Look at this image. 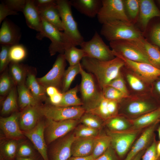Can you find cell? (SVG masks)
I'll return each mask as SVG.
<instances>
[{"label":"cell","mask_w":160,"mask_h":160,"mask_svg":"<svg viewBox=\"0 0 160 160\" xmlns=\"http://www.w3.org/2000/svg\"><path fill=\"white\" fill-rule=\"evenodd\" d=\"M108 101V99L103 97L95 107L86 112L94 114L106 121L111 117L109 111Z\"/></svg>","instance_id":"cell-42"},{"label":"cell","mask_w":160,"mask_h":160,"mask_svg":"<svg viewBox=\"0 0 160 160\" xmlns=\"http://www.w3.org/2000/svg\"><path fill=\"white\" fill-rule=\"evenodd\" d=\"M80 46L84 52L86 57L102 61L110 60L115 57L112 49L105 43L97 31L90 40L84 41Z\"/></svg>","instance_id":"cell-10"},{"label":"cell","mask_w":160,"mask_h":160,"mask_svg":"<svg viewBox=\"0 0 160 160\" xmlns=\"http://www.w3.org/2000/svg\"><path fill=\"white\" fill-rule=\"evenodd\" d=\"M97 137H76L72 146V155L73 156L83 157L91 155Z\"/></svg>","instance_id":"cell-24"},{"label":"cell","mask_w":160,"mask_h":160,"mask_svg":"<svg viewBox=\"0 0 160 160\" xmlns=\"http://www.w3.org/2000/svg\"><path fill=\"white\" fill-rule=\"evenodd\" d=\"M81 63L73 66H69L65 70L63 80L61 91L64 93L69 89L71 84L76 76L79 74Z\"/></svg>","instance_id":"cell-38"},{"label":"cell","mask_w":160,"mask_h":160,"mask_svg":"<svg viewBox=\"0 0 160 160\" xmlns=\"http://www.w3.org/2000/svg\"><path fill=\"white\" fill-rule=\"evenodd\" d=\"M40 110L43 117L55 121L79 119L86 111L82 106H60L47 104L40 105Z\"/></svg>","instance_id":"cell-8"},{"label":"cell","mask_w":160,"mask_h":160,"mask_svg":"<svg viewBox=\"0 0 160 160\" xmlns=\"http://www.w3.org/2000/svg\"><path fill=\"white\" fill-rule=\"evenodd\" d=\"M143 129L114 131L108 130L111 139V145L120 157L126 154Z\"/></svg>","instance_id":"cell-9"},{"label":"cell","mask_w":160,"mask_h":160,"mask_svg":"<svg viewBox=\"0 0 160 160\" xmlns=\"http://www.w3.org/2000/svg\"><path fill=\"white\" fill-rule=\"evenodd\" d=\"M31 72L29 68L25 84L34 97L41 103L47 98L45 88L39 83L35 75Z\"/></svg>","instance_id":"cell-26"},{"label":"cell","mask_w":160,"mask_h":160,"mask_svg":"<svg viewBox=\"0 0 160 160\" xmlns=\"http://www.w3.org/2000/svg\"><path fill=\"white\" fill-rule=\"evenodd\" d=\"M75 129L73 134L76 138L94 137L99 135V130L91 128L83 124L79 125Z\"/></svg>","instance_id":"cell-45"},{"label":"cell","mask_w":160,"mask_h":160,"mask_svg":"<svg viewBox=\"0 0 160 160\" xmlns=\"http://www.w3.org/2000/svg\"><path fill=\"white\" fill-rule=\"evenodd\" d=\"M0 52V72H1L6 69L10 63L9 57V51L11 46L1 45Z\"/></svg>","instance_id":"cell-49"},{"label":"cell","mask_w":160,"mask_h":160,"mask_svg":"<svg viewBox=\"0 0 160 160\" xmlns=\"http://www.w3.org/2000/svg\"><path fill=\"white\" fill-rule=\"evenodd\" d=\"M113 87L128 96L130 95L121 73L108 85Z\"/></svg>","instance_id":"cell-48"},{"label":"cell","mask_w":160,"mask_h":160,"mask_svg":"<svg viewBox=\"0 0 160 160\" xmlns=\"http://www.w3.org/2000/svg\"><path fill=\"white\" fill-rule=\"evenodd\" d=\"M28 68L25 65L20 63H10L9 74L15 85L18 86L25 84Z\"/></svg>","instance_id":"cell-31"},{"label":"cell","mask_w":160,"mask_h":160,"mask_svg":"<svg viewBox=\"0 0 160 160\" xmlns=\"http://www.w3.org/2000/svg\"><path fill=\"white\" fill-rule=\"evenodd\" d=\"M18 105L22 111L29 106H38L41 103L34 97L25 84L17 86Z\"/></svg>","instance_id":"cell-28"},{"label":"cell","mask_w":160,"mask_h":160,"mask_svg":"<svg viewBox=\"0 0 160 160\" xmlns=\"http://www.w3.org/2000/svg\"><path fill=\"white\" fill-rule=\"evenodd\" d=\"M146 149L139 152L133 158L132 160H141L142 157Z\"/></svg>","instance_id":"cell-59"},{"label":"cell","mask_w":160,"mask_h":160,"mask_svg":"<svg viewBox=\"0 0 160 160\" xmlns=\"http://www.w3.org/2000/svg\"><path fill=\"white\" fill-rule=\"evenodd\" d=\"M40 105L28 106L20 112L19 124L23 132L33 128L43 117L40 110Z\"/></svg>","instance_id":"cell-20"},{"label":"cell","mask_w":160,"mask_h":160,"mask_svg":"<svg viewBox=\"0 0 160 160\" xmlns=\"http://www.w3.org/2000/svg\"><path fill=\"white\" fill-rule=\"evenodd\" d=\"M102 25L100 34L110 42L119 40H135L144 37V33L131 23L115 20Z\"/></svg>","instance_id":"cell-2"},{"label":"cell","mask_w":160,"mask_h":160,"mask_svg":"<svg viewBox=\"0 0 160 160\" xmlns=\"http://www.w3.org/2000/svg\"><path fill=\"white\" fill-rule=\"evenodd\" d=\"M157 141L155 137L151 144L147 148L141 160H160L157 157L156 152Z\"/></svg>","instance_id":"cell-50"},{"label":"cell","mask_w":160,"mask_h":160,"mask_svg":"<svg viewBox=\"0 0 160 160\" xmlns=\"http://www.w3.org/2000/svg\"><path fill=\"white\" fill-rule=\"evenodd\" d=\"M14 82L9 74L5 72L0 79V95L4 96L8 94L14 87Z\"/></svg>","instance_id":"cell-46"},{"label":"cell","mask_w":160,"mask_h":160,"mask_svg":"<svg viewBox=\"0 0 160 160\" xmlns=\"http://www.w3.org/2000/svg\"><path fill=\"white\" fill-rule=\"evenodd\" d=\"M125 11L130 22L135 24L138 19L139 10V0H123Z\"/></svg>","instance_id":"cell-40"},{"label":"cell","mask_w":160,"mask_h":160,"mask_svg":"<svg viewBox=\"0 0 160 160\" xmlns=\"http://www.w3.org/2000/svg\"><path fill=\"white\" fill-rule=\"evenodd\" d=\"M160 107L136 118L129 119L131 125V129H143L157 121H160Z\"/></svg>","instance_id":"cell-25"},{"label":"cell","mask_w":160,"mask_h":160,"mask_svg":"<svg viewBox=\"0 0 160 160\" xmlns=\"http://www.w3.org/2000/svg\"><path fill=\"white\" fill-rule=\"evenodd\" d=\"M21 33L19 28L6 18L1 23L0 29L1 45L11 46L19 43Z\"/></svg>","instance_id":"cell-21"},{"label":"cell","mask_w":160,"mask_h":160,"mask_svg":"<svg viewBox=\"0 0 160 160\" xmlns=\"http://www.w3.org/2000/svg\"><path fill=\"white\" fill-rule=\"evenodd\" d=\"M156 129L158 132L159 140H160V124L158 126Z\"/></svg>","instance_id":"cell-63"},{"label":"cell","mask_w":160,"mask_h":160,"mask_svg":"<svg viewBox=\"0 0 160 160\" xmlns=\"http://www.w3.org/2000/svg\"><path fill=\"white\" fill-rule=\"evenodd\" d=\"M80 63L85 70L94 76L102 89L119 75L125 65L124 61L116 57L108 61L84 57Z\"/></svg>","instance_id":"cell-1"},{"label":"cell","mask_w":160,"mask_h":160,"mask_svg":"<svg viewBox=\"0 0 160 160\" xmlns=\"http://www.w3.org/2000/svg\"><path fill=\"white\" fill-rule=\"evenodd\" d=\"M17 12L11 10L3 1L0 4V24L2 23L7 16L17 15Z\"/></svg>","instance_id":"cell-52"},{"label":"cell","mask_w":160,"mask_h":160,"mask_svg":"<svg viewBox=\"0 0 160 160\" xmlns=\"http://www.w3.org/2000/svg\"><path fill=\"white\" fill-rule=\"evenodd\" d=\"M155 1L158 8L160 10V0H156Z\"/></svg>","instance_id":"cell-62"},{"label":"cell","mask_w":160,"mask_h":160,"mask_svg":"<svg viewBox=\"0 0 160 160\" xmlns=\"http://www.w3.org/2000/svg\"><path fill=\"white\" fill-rule=\"evenodd\" d=\"M140 39L116 40L110 41L109 44L114 53L132 61L150 64Z\"/></svg>","instance_id":"cell-7"},{"label":"cell","mask_w":160,"mask_h":160,"mask_svg":"<svg viewBox=\"0 0 160 160\" xmlns=\"http://www.w3.org/2000/svg\"><path fill=\"white\" fill-rule=\"evenodd\" d=\"M41 19V30L37 34L36 38L39 40L44 37L49 39L51 43L49 47V51L51 56L57 53L63 54L67 49L73 46L63 32L60 31L42 18Z\"/></svg>","instance_id":"cell-5"},{"label":"cell","mask_w":160,"mask_h":160,"mask_svg":"<svg viewBox=\"0 0 160 160\" xmlns=\"http://www.w3.org/2000/svg\"><path fill=\"white\" fill-rule=\"evenodd\" d=\"M111 145V139L108 135H99L97 136L92 154L94 159L102 154Z\"/></svg>","instance_id":"cell-37"},{"label":"cell","mask_w":160,"mask_h":160,"mask_svg":"<svg viewBox=\"0 0 160 160\" xmlns=\"http://www.w3.org/2000/svg\"><path fill=\"white\" fill-rule=\"evenodd\" d=\"M149 24L147 28L148 39H146L160 50V17L153 18Z\"/></svg>","instance_id":"cell-34"},{"label":"cell","mask_w":160,"mask_h":160,"mask_svg":"<svg viewBox=\"0 0 160 160\" xmlns=\"http://www.w3.org/2000/svg\"><path fill=\"white\" fill-rule=\"evenodd\" d=\"M45 90L46 95L48 97L51 96L61 91L57 88L53 86H49L45 88Z\"/></svg>","instance_id":"cell-56"},{"label":"cell","mask_w":160,"mask_h":160,"mask_svg":"<svg viewBox=\"0 0 160 160\" xmlns=\"http://www.w3.org/2000/svg\"><path fill=\"white\" fill-rule=\"evenodd\" d=\"M20 114V112L16 111L7 117L0 116V129L8 139L18 140L24 136L19 125Z\"/></svg>","instance_id":"cell-18"},{"label":"cell","mask_w":160,"mask_h":160,"mask_svg":"<svg viewBox=\"0 0 160 160\" xmlns=\"http://www.w3.org/2000/svg\"><path fill=\"white\" fill-rule=\"evenodd\" d=\"M116 153L111 145L105 152L94 160H117Z\"/></svg>","instance_id":"cell-53"},{"label":"cell","mask_w":160,"mask_h":160,"mask_svg":"<svg viewBox=\"0 0 160 160\" xmlns=\"http://www.w3.org/2000/svg\"><path fill=\"white\" fill-rule=\"evenodd\" d=\"M33 2L39 10L57 4V0H33Z\"/></svg>","instance_id":"cell-54"},{"label":"cell","mask_w":160,"mask_h":160,"mask_svg":"<svg viewBox=\"0 0 160 160\" xmlns=\"http://www.w3.org/2000/svg\"><path fill=\"white\" fill-rule=\"evenodd\" d=\"M27 50L25 47L19 43L10 46L9 57L10 62L20 63L26 58Z\"/></svg>","instance_id":"cell-41"},{"label":"cell","mask_w":160,"mask_h":160,"mask_svg":"<svg viewBox=\"0 0 160 160\" xmlns=\"http://www.w3.org/2000/svg\"><path fill=\"white\" fill-rule=\"evenodd\" d=\"M27 0H6L3 1L12 10L17 12H23Z\"/></svg>","instance_id":"cell-51"},{"label":"cell","mask_w":160,"mask_h":160,"mask_svg":"<svg viewBox=\"0 0 160 160\" xmlns=\"http://www.w3.org/2000/svg\"><path fill=\"white\" fill-rule=\"evenodd\" d=\"M139 1L140 10L137 23L144 34L150 21L155 17H160V10L153 0Z\"/></svg>","instance_id":"cell-17"},{"label":"cell","mask_w":160,"mask_h":160,"mask_svg":"<svg viewBox=\"0 0 160 160\" xmlns=\"http://www.w3.org/2000/svg\"><path fill=\"white\" fill-rule=\"evenodd\" d=\"M94 159L92 155L86 157H71L67 160H94Z\"/></svg>","instance_id":"cell-57"},{"label":"cell","mask_w":160,"mask_h":160,"mask_svg":"<svg viewBox=\"0 0 160 160\" xmlns=\"http://www.w3.org/2000/svg\"></svg>","instance_id":"cell-64"},{"label":"cell","mask_w":160,"mask_h":160,"mask_svg":"<svg viewBox=\"0 0 160 160\" xmlns=\"http://www.w3.org/2000/svg\"><path fill=\"white\" fill-rule=\"evenodd\" d=\"M148 95H131L119 103V114L132 119L153 111L159 107Z\"/></svg>","instance_id":"cell-3"},{"label":"cell","mask_w":160,"mask_h":160,"mask_svg":"<svg viewBox=\"0 0 160 160\" xmlns=\"http://www.w3.org/2000/svg\"><path fill=\"white\" fill-rule=\"evenodd\" d=\"M105 121L106 126L110 131H120L131 129L129 119L120 115L112 117Z\"/></svg>","instance_id":"cell-32"},{"label":"cell","mask_w":160,"mask_h":160,"mask_svg":"<svg viewBox=\"0 0 160 160\" xmlns=\"http://www.w3.org/2000/svg\"><path fill=\"white\" fill-rule=\"evenodd\" d=\"M23 12L28 26L40 32L42 26L41 17L39 10L34 4L33 0H27Z\"/></svg>","instance_id":"cell-22"},{"label":"cell","mask_w":160,"mask_h":160,"mask_svg":"<svg viewBox=\"0 0 160 160\" xmlns=\"http://www.w3.org/2000/svg\"><path fill=\"white\" fill-rule=\"evenodd\" d=\"M46 119L44 135L47 145L64 137L76 127L79 119L55 121Z\"/></svg>","instance_id":"cell-12"},{"label":"cell","mask_w":160,"mask_h":160,"mask_svg":"<svg viewBox=\"0 0 160 160\" xmlns=\"http://www.w3.org/2000/svg\"><path fill=\"white\" fill-rule=\"evenodd\" d=\"M150 63L160 69V50L149 43L144 37L139 40Z\"/></svg>","instance_id":"cell-30"},{"label":"cell","mask_w":160,"mask_h":160,"mask_svg":"<svg viewBox=\"0 0 160 160\" xmlns=\"http://www.w3.org/2000/svg\"><path fill=\"white\" fill-rule=\"evenodd\" d=\"M160 121L146 128L135 140L124 160H132L139 152L146 149L155 137L154 132Z\"/></svg>","instance_id":"cell-16"},{"label":"cell","mask_w":160,"mask_h":160,"mask_svg":"<svg viewBox=\"0 0 160 160\" xmlns=\"http://www.w3.org/2000/svg\"><path fill=\"white\" fill-rule=\"evenodd\" d=\"M72 6L81 13L91 18L97 16L102 6V0H71Z\"/></svg>","instance_id":"cell-23"},{"label":"cell","mask_w":160,"mask_h":160,"mask_svg":"<svg viewBox=\"0 0 160 160\" xmlns=\"http://www.w3.org/2000/svg\"><path fill=\"white\" fill-rule=\"evenodd\" d=\"M18 106L17 89L14 87L3 102L1 114L4 116L16 112Z\"/></svg>","instance_id":"cell-33"},{"label":"cell","mask_w":160,"mask_h":160,"mask_svg":"<svg viewBox=\"0 0 160 160\" xmlns=\"http://www.w3.org/2000/svg\"><path fill=\"white\" fill-rule=\"evenodd\" d=\"M156 152L157 157L158 158H160V140L157 142L156 145Z\"/></svg>","instance_id":"cell-61"},{"label":"cell","mask_w":160,"mask_h":160,"mask_svg":"<svg viewBox=\"0 0 160 160\" xmlns=\"http://www.w3.org/2000/svg\"><path fill=\"white\" fill-rule=\"evenodd\" d=\"M15 160H36V157H16Z\"/></svg>","instance_id":"cell-60"},{"label":"cell","mask_w":160,"mask_h":160,"mask_svg":"<svg viewBox=\"0 0 160 160\" xmlns=\"http://www.w3.org/2000/svg\"><path fill=\"white\" fill-rule=\"evenodd\" d=\"M65 58L69 63V66H73L80 63V61L86 54L81 49L72 46L67 49L63 54Z\"/></svg>","instance_id":"cell-39"},{"label":"cell","mask_w":160,"mask_h":160,"mask_svg":"<svg viewBox=\"0 0 160 160\" xmlns=\"http://www.w3.org/2000/svg\"><path fill=\"white\" fill-rule=\"evenodd\" d=\"M76 137L73 133L63 137L51 149V160H67L72 155V146Z\"/></svg>","instance_id":"cell-19"},{"label":"cell","mask_w":160,"mask_h":160,"mask_svg":"<svg viewBox=\"0 0 160 160\" xmlns=\"http://www.w3.org/2000/svg\"><path fill=\"white\" fill-rule=\"evenodd\" d=\"M115 57L121 59L124 66L147 83L151 84L160 77V69L147 63L134 62L119 54L113 53Z\"/></svg>","instance_id":"cell-13"},{"label":"cell","mask_w":160,"mask_h":160,"mask_svg":"<svg viewBox=\"0 0 160 160\" xmlns=\"http://www.w3.org/2000/svg\"><path fill=\"white\" fill-rule=\"evenodd\" d=\"M66 61L63 54H59L50 71L44 76L37 78L39 83L45 88L53 86L60 90L66 65Z\"/></svg>","instance_id":"cell-14"},{"label":"cell","mask_w":160,"mask_h":160,"mask_svg":"<svg viewBox=\"0 0 160 160\" xmlns=\"http://www.w3.org/2000/svg\"><path fill=\"white\" fill-rule=\"evenodd\" d=\"M16 157H36L33 148L28 143L25 142L19 143Z\"/></svg>","instance_id":"cell-47"},{"label":"cell","mask_w":160,"mask_h":160,"mask_svg":"<svg viewBox=\"0 0 160 160\" xmlns=\"http://www.w3.org/2000/svg\"><path fill=\"white\" fill-rule=\"evenodd\" d=\"M45 126V121L41 119L33 128L23 132L24 136L32 143L43 160H49L44 135Z\"/></svg>","instance_id":"cell-15"},{"label":"cell","mask_w":160,"mask_h":160,"mask_svg":"<svg viewBox=\"0 0 160 160\" xmlns=\"http://www.w3.org/2000/svg\"><path fill=\"white\" fill-rule=\"evenodd\" d=\"M57 6L62 23L63 32L73 45H80L84 41L73 17L70 0H57Z\"/></svg>","instance_id":"cell-6"},{"label":"cell","mask_w":160,"mask_h":160,"mask_svg":"<svg viewBox=\"0 0 160 160\" xmlns=\"http://www.w3.org/2000/svg\"><path fill=\"white\" fill-rule=\"evenodd\" d=\"M79 91V85H77L73 88L63 93L62 101L57 106L72 107L82 106L81 100L77 96Z\"/></svg>","instance_id":"cell-36"},{"label":"cell","mask_w":160,"mask_h":160,"mask_svg":"<svg viewBox=\"0 0 160 160\" xmlns=\"http://www.w3.org/2000/svg\"><path fill=\"white\" fill-rule=\"evenodd\" d=\"M126 77L130 88L136 93L135 95H148L150 90V84L128 70Z\"/></svg>","instance_id":"cell-27"},{"label":"cell","mask_w":160,"mask_h":160,"mask_svg":"<svg viewBox=\"0 0 160 160\" xmlns=\"http://www.w3.org/2000/svg\"><path fill=\"white\" fill-rule=\"evenodd\" d=\"M18 143L17 140L10 139L2 143L0 147V160H14Z\"/></svg>","instance_id":"cell-35"},{"label":"cell","mask_w":160,"mask_h":160,"mask_svg":"<svg viewBox=\"0 0 160 160\" xmlns=\"http://www.w3.org/2000/svg\"><path fill=\"white\" fill-rule=\"evenodd\" d=\"M39 11L42 18L60 31H63V26L57 3L56 4Z\"/></svg>","instance_id":"cell-29"},{"label":"cell","mask_w":160,"mask_h":160,"mask_svg":"<svg viewBox=\"0 0 160 160\" xmlns=\"http://www.w3.org/2000/svg\"><path fill=\"white\" fill-rule=\"evenodd\" d=\"M103 96L108 100L120 102L123 100L129 97L128 96L116 88L107 85L102 89Z\"/></svg>","instance_id":"cell-44"},{"label":"cell","mask_w":160,"mask_h":160,"mask_svg":"<svg viewBox=\"0 0 160 160\" xmlns=\"http://www.w3.org/2000/svg\"><path fill=\"white\" fill-rule=\"evenodd\" d=\"M154 82L155 89L156 92L160 95V78H158Z\"/></svg>","instance_id":"cell-58"},{"label":"cell","mask_w":160,"mask_h":160,"mask_svg":"<svg viewBox=\"0 0 160 160\" xmlns=\"http://www.w3.org/2000/svg\"><path fill=\"white\" fill-rule=\"evenodd\" d=\"M79 74L81 76L79 91L81 95L82 106L86 111L95 107L103 97L102 89L94 76L82 67Z\"/></svg>","instance_id":"cell-4"},{"label":"cell","mask_w":160,"mask_h":160,"mask_svg":"<svg viewBox=\"0 0 160 160\" xmlns=\"http://www.w3.org/2000/svg\"><path fill=\"white\" fill-rule=\"evenodd\" d=\"M102 7L97 15L100 23L103 24L115 20L131 23L126 13L123 0H102Z\"/></svg>","instance_id":"cell-11"},{"label":"cell","mask_w":160,"mask_h":160,"mask_svg":"<svg viewBox=\"0 0 160 160\" xmlns=\"http://www.w3.org/2000/svg\"><path fill=\"white\" fill-rule=\"evenodd\" d=\"M102 120L98 116L86 111L79 119V121L83 124L98 130L101 128Z\"/></svg>","instance_id":"cell-43"},{"label":"cell","mask_w":160,"mask_h":160,"mask_svg":"<svg viewBox=\"0 0 160 160\" xmlns=\"http://www.w3.org/2000/svg\"><path fill=\"white\" fill-rule=\"evenodd\" d=\"M63 93L60 91L54 95L47 97V104L55 106H58L61 103L63 97Z\"/></svg>","instance_id":"cell-55"}]
</instances>
